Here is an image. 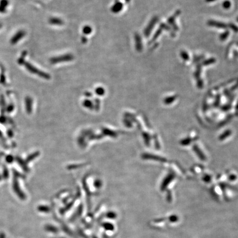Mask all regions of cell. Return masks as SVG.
I'll use <instances>...</instances> for the list:
<instances>
[{
	"label": "cell",
	"mask_w": 238,
	"mask_h": 238,
	"mask_svg": "<svg viewBox=\"0 0 238 238\" xmlns=\"http://www.w3.org/2000/svg\"><path fill=\"white\" fill-rule=\"evenodd\" d=\"M24 65L25 66V67L27 69V70L29 72H30L31 73L36 74V75L41 77V78H45L46 80H49L50 78V75L49 74L46 73L45 72L41 71L30 63L26 62H24Z\"/></svg>",
	"instance_id": "obj_1"
},
{
	"label": "cell",
	"mask_w": 238,
	"mask_h": 238,
	"mask_svg": "<svg viewBox=\"0 0 238 238\" xmlns=\"http://www.w3.org/2000/svg\"><path fill=\"white\" fill-rule=\"evenodd\" d=\"M74 59V56L72 54H66L57 56L54 57L50 60L52 64H60L62 62L71 61Z\"/></svg>",
	"instance_id": "obj_2"
},
{
	"label": "cell",
	"mask_w": 238,
	"mask_h": 238,
	"mask_svg": "<svg viewBox=\"0 0 238 238\" xmlns=\"http://www.w3.org/2000/svg\"><path fill=\"white\" fill-rule=\"evenodd\" d=\"M26 36V32L24 31H18V32H17L14 36L11 38V43L12 44V45H14L16 44V43L18 42L19 40H21V39L24 38V36Z\"/></svg>",
	"instance_id": "obj_3"
},
{
	"label": "cell",
	"mask_w": 238,
	"mask_h": 238,
	"mask_svg": "<svg viewBox=\"0 0 238 238\" xmlns=\"http://www.w3.org/2000/svg\"><path fill=\"white\" fill-rule=\"evenodd\" d=\"M123 7H124V5L123 3L119 1H116L113 6L111 7V12H113L114 13H118L122 11Z\"/></svg>",
	"instance_id": "obj_4"
},
{
	"label": "cell",
	"mask_w": 238,
	"mask_h": 238,
	"mask_svg": "<svg viewBox=\"0 0 238 238\" xmlns=\"http://www.w3.org/2000/svg\"><path fill=\"white\" fill-rule=\"evenodd\" d=\"M134 41H135V46L137 51H140L142 49V44L141 36L138 33H136L134 35Z\"/></svg>",
	"instance_id": "obj_5"
},
{
	"label": "cell",
	"mask_w": 238,
	"mask_h": 238,
	"mask_svg": "<svg viewBox=\"0 0 238 238\" xmlns=\"http://www.w3.org/2000/svg\"><path fill=\"white\" fill-rule=\"evenodd\" d=\"M49 23L55 26H62L64 24L63 20L57 17H52L49 19Z\"/></svg>",
	"instance_id": "obj_6"
},
{
	"label": "cell",
	"mask_w": 238,
	"mask_h": 238,
	"mask_svg": "<svg viewBox=\"0 0 238 238\" xmlns=\"http://www.w3.org/2000/svg\"><path fill=\"white\" fill-rule=\"evenodd\" d=\"M82 32L85 35H89L92 32V28L90 26H85L82 29Z\"/></svg>",
	"instance_id": "obj_7"
},
{
	"label": "cell",
	"mask_w": 238,
	"mask_h": 238,
	"mask_svg": "<svg viewBox=\"0 0 238 238\" xmlns=\"http://www.w3.org/2000/svg\"><path fill=\"white\" fill-rule=\"evenodd\" d=\"M168 219L170 222H176L178 221L179 217H177V216H175V215H172V216H170L168 218Z\"/></svg>",
	"instance_id": "obj_8"
},
{
	"label": "cell",
	"mask_w": 238,
	"mask_h": 238,
	"mask_svg": "<svg viewBox=\"0 0 238 238\" xmlns=\"http://www.w3.org/2000/svg\"><path fill=\"white\" fill-rule=\"evenodd\" d=\"M9 4V1L8 0H1L0 1V6L3 7H5L6 8V7L8 6Z\"/></svg>",
	"instance_id": "obj_9"
},
{
	"label": "cell",
	"mask_w": 238,
	"mask_h": 238,
	"mask_svg": "<svg viewBox=\"0 0 238 238\" xmlns=\"http://www.w3.org/2000/svg\"><path fill=\"white\" fill-rule=\"evenodd\" d=\"M104 90H103V88H98L97 90H96V92H97V94H98V95H103L104 93Z\"/></svg>",
	"instance_id": "obj_10"
},
{
	"label": "cell",
	"mask_w": 238,
	"mask_h": 238,
	"mask_svg": "<svg viewBox=\"0 0 238 238\" xmlns=\"http://www.w3.org/2000/svg\"><path fill=\"white\" fill-rule=\"evenodd\" d=\"M6 11V8L0 6V12L1 13H5Z\"/></svg>",
	"instance_id": "obj_11"
},
{
	"label": "cell",
	"mask_w": 238,
	"mask_h": 238,
	"mask_svg": "<svg viewBox=\"0 0 238 238\" xmlns=\"http://www.w3.org/2000/svg\"><path fill=\"white\" fill-rule=\"evenodd\" d=\"M81 39H82V41L83 43H85V42H87V39L85 36H83Z\"/></svg>",
	"instance_id": "obj_12"
},
{
	"label": "cell",
	"mask_w": 238,
	"mask_h": 238,
	"mask_svg": "<svg viewBox=\"0 0 238 238\" xmlns=\"http://www.w3.org/2000/svg\"><path fill=\"white\" fill-rule=\"evenodd\" d=\"M0 238H6V236L4 233L0 234Z\"/></svg>",
	"instance_id": "obj_13"
},
{
	"label": "cell",
	"mask_w": 238,
	"mask_h": 238,
	"mask_svg": "<svg viewBox=\"0 0 238 238\" xmlns=\"http://www.w3.org/2000/svg\"><path fill=\"white\" fill-rule=\"evenodd\" d=\"M125 2L126 3H128L129 1H130V0H125Z\"/></svg>",
	"instance_id": "obj_14"
},
{
	"label": "cell",
	"mask_w": 238,
	"mask_h": 238,
	"mask_svg": "<svg viewBox=\"0 0 238 238\" xmlns=\"http://www.w3.org/2000/svg\"><path fill=\"white\" fill-rule=\"evenodd\" d=\"M1 26H1V24H0V28H1Z\"/></svg>",
	"instance_id": "obj_15"
}]
</instances>
